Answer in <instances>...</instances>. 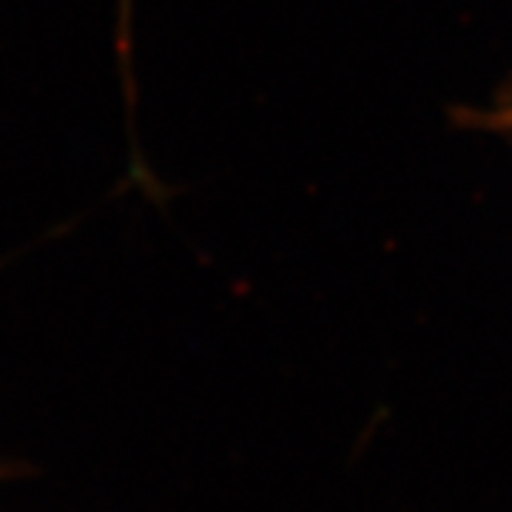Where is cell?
<instances>
[{
	"label": "cell",
	"mask_w": 512,
	"mask_h": 512,
	"mask_svg": "<svg viewBox=\"0 0 512 512\" xmlns=\"http://www.w3.org/2000/svg\"><path fill=\"white\" fill-rule=\"evenodd\" d=\"M484 123H487V128H495V131H512V92L484 117Z\"/></svg>",
	"instance_id": "1"
}]
</instances>
